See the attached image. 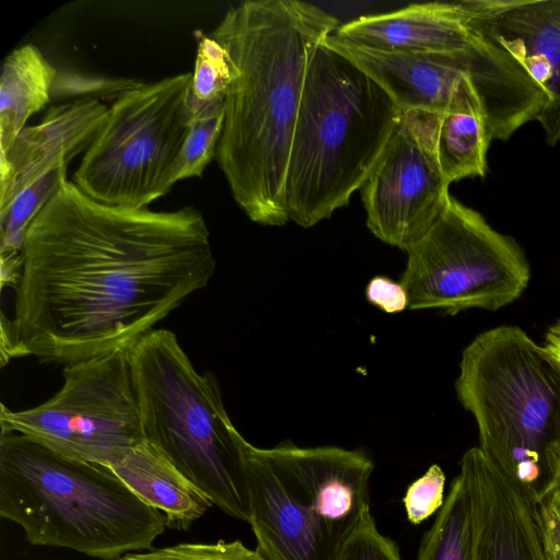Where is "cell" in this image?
Wrapping results in <instances>:
<instances>
[{"mask_svg":"<svg viewBox=\"0 0 560 560\" xmlns=\"http://www.w3.org/2000/svg\"><path fill=\"white\" fill-rule=\"evenodd\" d=\"M214 270L210 232L195 207L108 205L67 180L25 234L2 339L9 357L65 366L129 350Z\"/></svg>","mask_w":560,"mask_h":560,"instance_id":"obj_1","label":"cell"},{"mask_svg":"<svg viewBox=\"0 0 560 560\" xmlns=\"http://www.w3.org/2000/svg\"><path fill=\"white\" fill-rule=\"evenodd\" d=\"M335 16L300 0H248L210 34L226 50L233 78L215 159L231 194L255 223L289 222L285 183L305 78Z\"/></svg>","mask_w":560,"mask_h":560,"instance_id":"obj_2","label":"cell"},{"mask_svg":"<svg viewBox=\"0 0 560 560\" xmlns=\"http://www.w3.org/2000/svg\"><path fill=\"white\" fill-rule=\"evenodd\" d=\"M0 516L33 546L102 560L152 549L165 515L106 465L66 457L13 431H0Z\"/></svg>","mask_w":560,"mask_h":560,"instance_id":"obj_3","label":"cell"},{"mask_svg":"<svg viewBox=\"0 0 560 560\" xmlns=\"http://www.w3.org/2000/svg\"><path fill=\"white\" fill-rule=\"evenodd\" d=\"M402 118L389 94L324 43L305 78L285 183L289 221L311 228L361 189Z\"/></svg>","mask_w":560,"mask_h":560,"instance_id":"obj_4","label":"cell"},{"mask_svg":"<svg viewBox=\"0 0 560 560\" xmlns=\"http://www.w3.org/2000/svg\"><path fill=\"white\" fill-rule=\"evenodd\" d=\"M455 390L474 417L479 448L540 504L557 486L560 370L518 326L477 335L463 350Z\"/></svg>","mask_w":560,"mask_h":560,"instance_id":"obj_5","label":"cell"},{"mask_svg":"<svg viewBox=\"0 0 560 560\" xmlns=\"http://www.w3.org/2000/svg\"><path fill=\"white\" fill-rule=\"evenodd\" d=\"M128 359L143 441L213 505L248 523V442L232 423L215 376L199 373L168 329L145 334Z\"/></svg>","mask_w":560,"mask_h":560,"instance_id":"obj_6","label":"cell"},{"mask_svg":"<svg viewBox=\"0 0 560 560\" xmlns=\"http://www.w3.org/2000/svg\"><path fill=\"white\" fill-rule=\"evenodd\" d=\"M245 470L248 524L266 560H336L370 508L374 463L361 450L248 442Z\"/></svg>","mask_w":560,"mask_h":560,"instance_id":"obj_7","label":"cell"},{"mask_svg":"<svg viewBox=\"0 0 560 560\" xmlns=\"http://www.w3.org/2000/svg\"><path fill=\"white\" fill-rule=\"evenodd\" d=\"M324 45L378 83L405 110L481 115L492 140L505 141L536 120L547 96L525 68L491 38L441 54L376 50L331 34Z\"/></svg>","mask_w":560,"mask_h":560,"instance_id":"obj_8","label":"cell"},{"mask_svg":"<svg viewBox=\"0 0 560 560\" xmlns=\"http://www.w3.org/2000/svg\"><path fill=\"white\" fill-rule=\"evenodd\" d=\"M192 72L140 82L108 107L72 182L91 198L148 208L166 195L188 132Z\"/></svg>","mask_w":560,"mask_h":560,"instance_id":"obj_9","label":"cell"},{"mask_svg":"<svg viewBox=\"0 0 560 560\" xmlns=\"http://www.w3.org/2000/svg\"><path fill=\"white\" fill-rule=\"evenodd\" d=\"M406 253L400 282L412 311L451 316L472 308L494 312L516 301L530 280L518 243L453 196Z\"/></svg>","mask_w":560,"mask_h":560,"instance_id":"obj_10","label":"cell"},{"mask_svg":"<svg viewBox=\"0 0 560 560\" xmlns=\"http://www.w3.org/2000/svg\"><path fill=\"white\" fill-rule=\"evenodd\" d=\"M0 428L66 457L108 466L143 441L128 350L66 365L61 388L35 407L13 411L1 404Z\"/></svg>","mask_w":560,"mask_h":560,"instance_id":"obj_11","label":"cell"},{"mask_svg":"<svg viewBox=\"0 0 560 560\" xmlns=\"http://www.w3.org/2000/svg\"><path fill=\"white\" fill-rule=\"evenodd\" d=\"M442 114L405 110L361 188L366 225L380 241L407 250L433 225L451 195L436 155Z\"/></svg>","mask_w":560,"mask_h":560,"instance_id":"obj_12","label":"cell"},{"mask_svg":"<svg viewBox=\"0 0 560 560\" xmlns=\"http://www.w3.org/2000/svg\"><path fill=\"white\" fill-rule=\"evenodd\" d=\"M474 24L527 71L547 96L536 121L560 142V0H464Z\"/></svg>","mask_w":560,"mask_h":560,"instance_id":"obj_13","label":"cell"},{"mask_svg":"<svg viewBox=\"0 0 560 560\" xmlns=\"http://www.w3.org/2000/svg\"><path fill=\"white\" fill-rule=\"evenodd\" d=\"M459 464L474 501V560H549L539 504L478 446L466 451Z\"/></svg>","mask_w":560,"mask_h":560,"instance_id":"obj_14","label":"cell"},{"mask_svg":"<svg viewBox=\"0 0 560 560\" xmlns=\"http://www.w3.org/2000/svg\"><path fill=\"white\" fill-rule=\"evenodd\" d=\"M108 107L92 98L48 108L0 154V211L25 188L84 153L106 121Z\"/></svg>","mask_w":560,"mask_h":560,"instance_id":"obj_15","label":"cell"},{"mask_svg":"<svg viewBox=\"0 0 560 560\" xmlns=\"http://www.w3.org/2000/svg\"><path fill=\"white\" fill-rule=\"evenodd\" d=\"M334 35L358 46L409 54L466 50L488 38L471 21L465 1L413 3L362 15L340 25Z\"/></svg>","mask_w":560,"mask_h":560,"instance_id":"obj_16","label":"cell"},{"mask_svg":"<svg viewBox=\"0 0 560 560\" xmlns=\"http://www.w3.org/2000/svg\"><path fill=\"white\" fill-rule=\"evenodd\" d=\"M108 467L138 498L162 512L170 528H190L213 505L205 493L144 441Z\"/></svg>","mask_w":560,"mask_h":560,"instance_id":"obj_17","label":"cell"},{"mask_svg":"<svg viewBox=\"0 0 560 560\" xmlns=\"http://www.w3.org/2000/svg\"><path fill=\"white\" fill-rule=\"evenodd\" d=\"M40 50L26 44L11 51L0 77V151H8L28 118L50 102L57 75Z\"/></svg>","mask_w":560,"mask_h":560,"instance_id":"obj_18","label":"cell"},{"mask_svg":"<svg viewBox=\"0 0 560 560\" xmlns=\"http://www.w3.org/2000/svg\"><path fill=\"white\" fill-rule=\"evenodd\" d=\"M491 141L481 115L474 112L442 114L436 131V155L446 182L451 185L464 178L483 177Z\"/></svg>","mask_w":560,"mask_h":560,"instance_id":"obj_19","label":"cell"},{"mask_svg":"<svg viewBox=\"0 0 560 560\" xmlns=\"http://www.w3.org/2000/svg\"><path fill=\"white\" fill-rule=\"evenodd\" d=\"M475 510L469 483L459 474L440 512L423 536L417 560H474Z\"/></svg>","mask_w":560,"mask_h":560,"instance_id":"obj_20","label":"cell"},{"mask_svg":"<svg viewBox=\"0 0 560 560\" xmlns=\"http://www.w3.org/2000/svg\"><path fill=\"white\" fill-rule=\"evenodd\" d=\"M67 166L60 165L36 180L0 211L1 256L22 254L25 234L32 221L68 180Z\"/></svg>","mask_w":560,"mask_h":560,"instance_id":"obj_21","label":"cell"},{"mask_svg":"<svg viewBox=\"0 0 560 560\" xmlns=\"http://www.w3.org/2000/svg\"><path fill=\"white\" fill-rule=\"evenodd\" d=\"M192 117L174 171V183L201 177L215 158L224 125V100L200 104L191 98Z\"/></svg>","mask_w":560,"mask_h":560,"instance_id":"obj_22","label":"cell"},{"mask_svg":"<svg viewBox=\"0 0 560 560\" xmlns=\"http://www.w3.org/2000/svg\"><path fill=\"white\" fill-rule=\"evenodd\" d=\"M197 56L191 80V98L200 104L224 100L233 68L224 47L211 35L195 31Z\"/></svg>","mask_w":560,"mask_h":560,"instance_id":"obj_23","label":"cell"},{"mask_svg":"<svg viewBox=\"0 0 560 560\" xmlns=\"http://www.w3.org/2000/svg\"><path fill=\"white\" fill-rule=\"evenodd\" d=\"M115 560H266L241 540L182 542L170 547L135 551Z\"/></svg>","mask_w":560,"mask_h":560,"instance_id":"obj_24","label":"cell"},{"mask_svg":"<svg viewBox=\"0 0 560 560\" xmlns=\"http://www.w3.org/2000/svg\"><path fill=\"white\" fill-rule=\"evenodd\" d=\"M142 81L125 78H108L73 71L57 72L50 96L59 98H114ZM102 102V101H101Z\"/></svg>","mask_w":560,"mask_h":560,"instance_id":"obj_25","label":"cell"},{"mask_svg":"<svg viewBox=\"0 0 560 560\" xmlns=\"http://www.w3.org/2000/svg\"><path fill=\"white\" fill-rule=\"evenodd\" d=\"M336 560H402V558L396 542L377 529L371 508H368L342 545Z\"/></svg>","mask_w":560,"mask_h":560,"instance_id":"obj_26","label":"cell"},{"mask_svg":"<svg viewBox=\"0 0 560 560\" xmlns=\"http://www.w3.org/2000/svg\"><path fill=\"white\" fill-rule=\"evenodd\" d=\"M445 474L438 465H431L428 470L416 479L406 490L402 498L408 521L420 525L444 503Z\"/></svg>","mask_w":560,"mask_h":560,"instance_id":"obj_27","label":"cell"},{"mask_svg":"<svg viewBox=\"0 0 560 560\" xmlns=\"http://www.w3.org/2000/svg\"><path fill=\"white\" fill-rule=\"evenodd\" d=\"M368 302L388 314H396L409 307V298L401 282L386 276H375L366 284Z\"/></svg>","mask_w":560,"mask_h":560,"instance_id":"obj_28","label":"cell"},{"mask_svg":"<svg viewBox=\"0 0 560 560\" xmlns=\"http://www.w3.org/2000/svg\"><path fill=\"white\" fill-rule=\"evenodd\" d=\"M542 534L549 560H560V514L547 499L539 504Z\"/></svg>","mask_w":560,"mask_h":560,"instance_id":"obj_29","label":"cell"},{"mask_svg":"<svg viewBox=\"0 0 560 560\" xmlns=\"http://www.w3.org/2000/svg\"><path fill=\"white\" fill-rule=\"evenodd\" d=\"M541 347L550 361L560 370V319L547 329Z\"/></svg>","mask_w":560,"mask_h":560,"instance_id":"obj_30","label":"cell"},{"mask_svg":"<svg viewBox=\"0 0 560 560\" xmlns=\"http://www.w3.org/2000/svg\"><path fill=\"white\" fill-rule=\"evenodd\" d=\"M557 512L560 514V487H558L555 492L551 494L550 498H548Z\"/></svg>","mask_w":560,"mask_h":560,"instance_id":"obj_31","label":"cell"},{"mask_svg":"<svg viewBox=\"0 0 560 560\" xmlns=\"http://www.w3.org/2000/svg\"><path fill=\"white\" fill-rule=\"evenodd\" d=\"M557 486L560 487V443H559V451H558Z\"/></svg>","mask_w":560,"mask_h":560,"instance_id":"obj_32","label":"cell"}]
</instances>
